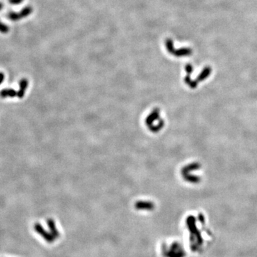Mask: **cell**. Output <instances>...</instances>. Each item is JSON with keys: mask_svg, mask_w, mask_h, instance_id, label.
<instances>
[{"mask_svg": "<svg viewBox=\"0 0 257 257\" xmlns=\"http://www.w3.org/2000/svg\"><path fill=\"white\" fill-rule=\"evenodd\" d=\"M32 12H33L32 7L31 6H27L19 12H9L7 14V18L12 21H18V20L26 18L27 17L29 16L32 13Z\"/></svg>", "mask_w": 257, "mask_h": 257, "instance_id": "1", "label": "cell"}, {"mask_svg": "<svg viewBox=\"0 0 257 257\" xmlns=\"http://www.w3.org/2000/svg\"><path fill=\"white\" fill-rule=\"evenodd\" d=\"M34 229L40 236H42V237L45 239V241H47V242H52V241H54V238H53L52 234H50L48 231L45 230L44 227H43L40 224H35L34 226Z\"/></svg>", "mask_w": 257, "mask_h": 257, "instance_id": "2", "label": "cell"}, {"mask_svg": "<svg viewBox=\"0 0 257 257\" xmlns=\"http://www.w3.org/2000/svg\"><path fill=\"white\" fill-rule=\"evenodd\" d=\"M211 71H212V69H211V68L209 67H205L204 69L202 70V72L200 73V74L199 75L197 79H196V82H201L203 81V80H204L205 79H206L209 76Z\"/></svg>", "mask_w": 257, "mask_h": 257, "instance_id": "3", "label": "cell"}, {"mask_svg": "<svg viewBox=\"0 0 257 257\" xmlns=\"http://www.w3.org/2000/svg\"><path fill=\"white\" fill-rule=\"evenodd\" d=\"M192 53V50L189 48H183V49H180L179 50H174L172 54L175 55L176 57H182V56H188V55L191 54Z\"/></svg>", "mask_w": 257, "mask_h": 257, "instance_id": "4", "label": "cell"}, {"mask_svg": "<svg viewBox=\"0 0 257 257\" xmlns=\"http://www.w3.org/2000/svg\"><path fill=\"white\" fill-rule=\"evenodd\" d=\"M200 168V165L199 164H190L187 166V167H186L185 168L183 169V174H185L188 173L189 171H190L191 170H196V169H198Z\"/></svg>", "mask_w": 257, "mask_h": 257, "instance_id": "5", "label": "cell"}, {"mask_svg": "<svg viewBox=\"0 0 257 257\" xmlns=\"http://www.w3.org/2000/svg\"><path fill=\"white\" fill-rule=\"evenodd\" d=\"M48 226H49V228L50 229V231H52V235H54L55 236H59V233H58V231L57 230L56 227H55L54 221L52 220L48 221Z\"/></svg>", "mask_w": 257, "mask_h": 257, "instance_id": "6", "label": "cell"}, {"mask_svg": "<svg viewBox=\"0 0 257 257\" xmlns=\"http://www.w3.org/2000/svg\"><path fill=\"white\" fill-rule=\"evenodd\" d=\"M184 179L186 180L193 183H198L201 181V178L198 177L196 176H189V175H184Z\"/></svg>", "mask_w": 257, "mask_h": 257, "instance_id": "7", "label": "cell"}, {"mask_svg": "<svg viewBox=\"0 0 257 257\" xmlns=\"http://www.w3.org/2000/svg\"><path fill=\"white\" fill-rule=\"evenodd\" d=\"M185 82H186V84H188L189 85L191 88H196V86H197V82H196V81H191V79H190V76H189V74L185 78Z\"/></svg>", "mask_w": 257, "mask_h": 257, "instance_id": "8", "label": "cell"}, {"mask_svg": "<svg viewBox=\"0 0 257 257\" xmlns=\"http://www.w3.org/2000/svg\"><path fill=\"white\" fill-rule=\"evenodd\" d=\"M9 32V27L7 24L0 21V32L2 34H7Z\"/></svg>", "mask_w": 257, "mask_h": 257, "instance_id": "9", "label": "cell"}, {"mask_svg": "<svg viewBox=\"0 0 257 257\" xmlns=\"http://www.w3.org/2000/svg\"><path fill=\"white\" fill-rule=\"evenodd\" d=\"M24 0H9V2L11 4L16 5V4H21Z\"/></svg>", "mask_w": 257, "mask_h": 257, "instance_id": "10", "label": "cell"}, {"mask_svg": "<svg viewBox=\"0 0 257 257\" xmlns=\"http://www.w3.org/2000/svg\"><path fill=\"white\" fill-rule=\"evenodd\" d=\"M186 72L188 73L189 74H190L191 73V72L193 71V67H192V66H191V64H187V65H186Z\"/></svg>", "mask_w": 257, "mask_h": 257, "instance_id": "11", "label": "cell"}, {"mask_svg": "<svg viewBox=\"0 0 257 257\" xmlns=\"http://www.w3.org/2000/svg\"><path fill=\"white\" fill-rule=\"evenodd\" d=\"M3 4L2 3V2H0V10H2V9H3Z\"/></svg>", "mask_w": 257, "mask_h": 257, "instance_id": "12", "label": "cell"}]
</instances>
